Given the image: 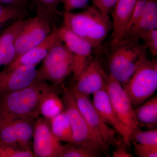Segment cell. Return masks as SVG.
Wrapping results in <instances>:
<instances>
[{"label": "cell", "instance_id": "cell-29", "mask_svg": "<svg viewBox=\"0 0 157 157\" xmlns=\"http://www.w3.org/2000/svg\"><path fill=\"white\" fill-rule=\"evenodd\" d=\"M147 1V0H138L131 16V18L125 29L123 37L138 22L141 18L146 8Z\"/></svg>", "mask_w": 157, "mask_h": 157}, {"label": "cell", "instance_id": "cell-19", "mask_svg": "<svg viewBox=\"0 0 157 157\" xmlns=\"http://www.w3.org/2000/svg\"><path fill=\"white\" fill-rule=\"evenodd\" d=\"M36 119L21 118L13 119L18 146L21 149L30 150Z\"/></svg>", "mask_w": 157, "mask_h": 157}, {"label": "cell", "instance_id": "cell-30", "mask_svg": "<svg viewBox=\"0 0 157 157\" xmlns=\"http://www.w3.org/2000/svg\"><path fill=\"white\" fill-rule=\"evenodd\" d=\"M140 39L143 40L147 49L148 48L154 56L157 55V29L152 30L143 34Z\"/></svg>", "mask_w": 157, "mask_h": 157}, {"label": "cell", "instance_id": "cell-5", "mask_svg": "<svg viewBox=\"0 0 157 157\" xmlns=\"http://www.w3.org/2000/svg\"><path fill=\"white\" fill-rule=\"evenodd\" d=\"M133 108L140 106L153 95L157 88V62L145 58L128 81L122 86Z\"/></svg>", "mask_w": 157, "mask_h": 157}, {"label": "cell", "instance_id": "cell-31", "mask_svg": "<svg viewBox=\"0 0 157 157\" xmlns=\"http://www.w3.org/2000/svg\"><path fill=\"white\" fill-rule=\"evenodd\" d=\"M15 56L14 45L0 47V67L8 66L14 60Z\"/></svg>", "mask_w": 157, "mask_h": 157}, {"label": "cell", "instance_id": "cell-8", "mask_svg": "<svg viewBox=\"0 0 157 157\" xmlns=\"http://www.w3.org/2000/svg\"><path fill=\"white\" fill-rule=\"evenodd\" d=\"M106 88L113 109L130 135L139 126L130 98L122 86L110 75L106 76Z\"/></svg>", "mask_w": 157, "mask_h": 157}, {"label": "cell", "instance_id": "cell-15", "mask_svg": "<svg viewBox=\"0 0 157 157\" xmlns=\"http://www.w3.org/2000/svg\"><path fill=\"white\" fill-rule=\"evenodd\" d=\"M59 39L57 29H56L52 31L43 42L17 57L6 66L5 70H13L24 66L36 67L45 59L50 48Z\"/></svg>", "mask_w": 157, "mask_h": 157}, {"label": "cell", "instance_id": "cell-20", "mask_svg": "<svg viewBox=\"0 0 157 157\" xmlns=\"http://www.w3.org/2000/svg\"><path fill=\"white\" fill-rule=\"evenodd\" d=\"M52 132L60 142H73V133L70 122L64 110L50 120Z\"/></svg>", "mask_w": 157, "mask_h": 157}, {"label": "cell", "instance_id": "cell-26", "mask_svg": "<svg viewBox=\"0 0 157 157\" xmlns=\"http://www.w3.org/2000/svg\"><path fill=\"white\" fill-rule=\"evenodd\" d=\"M130 139L132 143L157 146V128L149 131H143L138 127L131 132Z\"/></svg>", "mask_w": 157, "mask_h": 157}, {"label": "cell", "instance_id": "cell-38", "mask_svg": "<svg viewBox=\"0 0 157 157\" xmlns=\"http://www.w3.org/2000/svg\"><path fill=\"white\" fill-rule=\"evenodd\" d=\"M2 24L0 23V33H1V30H2Z\"/></svg>", "mask_w": 157, "mask_h": 157}, {"label": "cell", "instance_id": "cell-11", "mask_svg": "<svg viewBox=\"0 0 157 157\" xmlns=\"http://www.w3.org/2000/svg\"><path fill=\"white\" fill-rule=\"evenodd\" d=\"M33 140L35 157L59 156L62 145L52 132L50 120L45 117L36 120L34 126Z\"/></svg>", "mask_w": 157, "mask_h": 157}, {"label": "cell", "instance_id": "cell-21", "mask_svg": "<svg viewBox=\"0 0 157 157\" xmlns=\"http://www.w3.org/2000/svg\"><path fill=\"white\" fill-rule=\"evenodd\" d=\"M58 93L54 91L48 94L40 106V114L50 120L64 110L63 101L59 97Z\"/></svg>", "mask_w": 157, "mask_h": 157}, {"label": "cell", "instance_id": "cell-14", "mask_svg": "<svg viewBox=\"0 0 157 157\" xmlns=\"http://www.w3.org/2000/svg\"><path fill=\"white\" fill-rule=\"evenodd\" d=\"M92 103L102 120L114 129L130 146L129 132L113 109L106 87L93 94Z\"/></svg>", "mask_w": 157, "mask_h": 157}, {"label": "cell", "instance_id": "cell-7", "mask_svg": "<svg viewBox=\"0 0 157 157\" xmlns=\"http://www.w3.org/2000/svg\"><path fill=\"white\" fill-rule=\"evenodd\" d=\"M51 23L49 20L38 15L26 20L14 43L15 59L43 42L52 32Z\"/></svg>", "mask_w": 157, "mask_h": 157}, {"label": "cell", "instance_id": "cell-35", "mask_svg": "<svg viewBox=\"0 0 157 157\" xmlns=\"http://www.w3.org/2000/svg\"><path fill=\"white\" fill-rule=\"evenodd\" d=\"M117 144L116 148L113 151V155L114 157H132L133 155L130 153L128 147V144L123 140V143Z\"/></svg>", "mask_w": 157, "mask_h": 157}, {"label": "cell", "instance_id": "cell-33", "mask_svg": "<svg viewBox=\"0 0 157 157\" xmlns=\"http://www.w3.org/2000/svg\"><path fill=\"white\" fill-rule=\"evenodd\" d=\"M64 11H72L75 9L86 8L89 0H60Z\"/></svg>", "mask_w": 157, "mask_h": 157}, {"label": "cell", "instance_id": "cell-4", "mask_svg": "<svg viewBox=\"0 0 157 157\" xmlns=\"http://www.w3.org/2000/svg\"><path fill=\"white\" fill-rule=\"evenodd\" d=\"M61 90L64 110L71 125L73 143L107 153L108 149L90 128L78 109L72 89L62 86Z\"/></svg>", "mask_w": 157, "mask_h": 157}, {"label": "cell", "instance_id": "cell-6", "mask_svg": "<svg viewBox=\"0 0 157 157\" xmlns=\"http://www.w3.org/2000/svg\"><path fill=\"white\" fill-rule=\"evenodd\" d=\"M73 55L59 38L38 70V78L40 81H49L59 86L73 72Z\"/></svg>", "mask_w": 157, "mask_h": 157}, {"label": "cell", "instance_id": "cell-23", "mask_svg": "<svg viewBox=\"0 0 157 157\" xmlns=\"http://www.w3.org/2000/svg\"><path fill=\"white\" fill-rule=\"evenodd\" d=\"M36 9V15L42 16L52 22L60 14L58 8L60 0H30Z\"/></svg>", "mask_w": 157, "mask_h": 157}, {"label": "cell", "instance_id": "cell-36", "mask_svg": "<svg viewBox=\"0 0 157 157\" xmlns=\"http://www.w3.org/2000/svg\"><path fill=\"white\" fill-rule=\"evenodd\" d=\"M27 3V0H0L1 4L22 7H24Z\"/></svg>", "mask_w": 157, "mask_h": 157}, {"label": "cell", "instance_id": "cell-28", "mask_svg": "<svg viewBox=\"0 0 157 157\" xmlns=\"http://www.w3.org/2000/svg\"><path fill=\"white\" fill-rule=\"evenodd\" d=\"M31 150H23L0 143V157H33Z\"/></svg>", "mask_w": 157, "mask_h": 157}, {"label": "cell", "instance_id": "cell-32", "mask_svg": "<svg viewBox=\"0 0 157 157\" xmlns=\"http://www.w3.org/2000/svg\"><path fill=\"white\" fill-rule=\"evenodd\" d=\"M135 154L139 157H157V146L132 143Z\"/></svg>", "mask_w": 157, "mask_h": 157}, {"label": "cell", "instance_id": "cell-2", "mask_svg": "<svg viewBox=\"0 0 157 157\" xmlns=\"http://www.w3.org/2000/svg\"><path fill=\"white\" fill-rule=\"evenodd\" d=\"M63 16L64 26L93 48L99 47L112 30L109 15L103 14L95 6H87L84 11L78 13L64 11Z\"/></svg>", "mask_w": 157, "mask_h": 157}, {"label": "cell", "instance_id": "cell-27", "mask_svg": "<svg viewBox=\"0 0 157 157\" xmlns=\"http://www.w3.org/2000/svg\"><path fill=\"white\" fill-rule=\"evenodd\" d=\"M24 14V7L0 3V23L2 24L9 21L23 19Z\"/></svg>", "mask_w": 157, "mask_h": 157}, {"label": "cell", "instance_id": "cell-16", "mask_svg": "<svg viewBox=\"0 0 157 157\" xmlns=\"http://www.w3.org/2000/svg\"><path fill=\"white\" fill-rule=\"evenodd\" d=\"M138 0H117L113 16V46L122 39L125 29L128 23Z\"/></svg>", "mask_w": 157, "mask_h": 157}, {"label": "cell", "instance_id": "cell-9", "mask_svg": "<svg viewBox=\"0 0 157 157\" xmlns=\"http://www.w3.org/2000/svg\"><path fill=\"white\" fill-rule=\"evenodd\" d=\"M73 91L78 109L88 124L97 137L109 148V145L116 143L115 130L102 120L88 96Z\"/></svg>", "mask_w": 157, "mask_h": 157}, {"label": "cell", "instance_id": "cell-37", "mask_svg": "<svg viewBox=\"0 0 157 157\" xmlns=\"http://www.w3.org/2000/svg\"><path fill=\"white\" fill-rule=\"evenodd\" d=\"M3 117L1 115H0V124H1V123H2V121Z\"/></svg>", "mask_w": 157, "mask_h": 157}, {"label": "cell", "instance_id": "cell-1", "mask_svg": "<svg viewBox=\"0 0 157 157\" xmlns=\"http://www.w3.org/2000/svg\"><path fill=\"white\" fill-rule=\"evenodd\" d=\"M59 92L58 86L46 81L36 82L21 89L0 94V115L10 119L37 118L43 99L52 92Z\"/></svg>", "mask_w": 157, "mask_h": 157}, {"label": "cell", "instance_id": "cell-34", "mask_svg": "<svg viewBox=\"0 0 157 157\" xmlns=\"http://www.w3.org/2000/svg\"><path fill=\"white\" fill-rule=\"evenodd\" d=\"M94 6L103 14H108L110 9L115 6L117 0H91Z\"/></svg>", "mask_w": 157, "mask_h": 157}, {"label": "cell", "instance_id": "cell-12", "mask_svg": "<svg viewBox=\"0 0 157 157\" xmlns=\"http://www.w3.org/2000/svg\"><path fill=\"white\" fill-rule=\"evenodd\" d=\"M107 75L100 61L95 59L74 79L76 82L71 89L74 91L89 97L106 87Z\"/></svg>", "mask_w": 157, "mask_h": 157}, {"label": "cell", "instance_id": "cell-18", "mask_svg": "<svg viewBox=\"0 0 157 157\" xmlns=\"http://www.w3.org/2000/svg\"><path fill=\"white\" fill-rule=\"evenodd\" d=\"M138 126L154 128L157 125V97L144 102L134 109Z\"/></svg>", "mask_w": 157, "mask_h": 157}, {"label": "cell", "instance_id": "cell-17", "mask_svg": "<svg viewBox=\"0 0 157 157\" xmlns=\"http://www.w3.org/2000/svg\"><path fill=\"white\" fill-rule=\"evenodd\" d=\"M157 29V0H147L141 18L123 38L139 41L143 34Z\"/></svg>", "mask_w": 157, "mask_h": 157}, {"label": "cell", "instance_id": "cell-3", "mask_svg": "<svg viewBox=\"0 0 157 157\" xmlns=\"http://www.w3.org/2000/svg\"><path fill=\"white\" fill-rule=\"evenodd\" d=\"M113 47L108 63L109 75L123 86L146 57L147 48L139 41L126 38Z\"/></svg>", "mask_w": 157, "mask_h": 157}, {"label": "cell", "instance_id": "cell-13", "mask_svg": "<svg viewBox=\"0 0 157 157\" xmlns=\"http://www.w3.org/2000/svg\"><path fill=\"white\" fill-rule=\"evenodd\" d=\"M40 81L38 70L33 66L18 67L0 72V94L14 91Z\"/></svg>", "mask_w": 157, "mask_h": 157}, {"label": "cell", "instance_id": "cell-22", "mask_svg": "<svg viewBox=\"0 0 157 157\" xmlns=\"http://www.w3.org/2000/svg\"><path fill=\"white\" fill-rule=\"evenodd\" d=\"M102 152L73 142H68L62 145L59 157H98L101 156Z\"/></svg>", "mask_w": 157, "mask_h": 157}, {"label": "cell", "instance_id": "cell-25", "mask_svg": "<svg viewBox=\"0 0 157 157\" xmlns=\"http://www.w3.org/2000/svg\"><path fill=\"white\" fill-rule=\"evenodd\" d=\"M25 21V20L23 19L18 20L1 32L0 33V47L14 45Z\"/></svg>", "mask_w": 157, "mask_h": 157}, {"label": "cell", "instance_id": "cell-24", "mask_svg": "<svg viewBox=\"0 0 157 157\" xmlns=\"http://www.w3.org/2000/svg\"><path fill=\"white\" fill-rule=\"evenodd\" d=\"M13 120V119L3 118L0 124V143L20 148L18 146Z\"/></svg>", "mask_w": 157, "mask_h": 157}, {"label": "cell", "instance_id": "cell-10", "mask_svg": "<svg viewBox=\"0 0 157 157\" xmlns=\"http://www.w3.org/2000/svg\"><path fill=\"white\" fill-rule=\"evenodd\" d=\"M57 29L59 38L73 55V73L75 79L91 61L93 47L64 26Z\"/></svg>", "mask_w": 157, "mask_h": 157}]
</instances>
